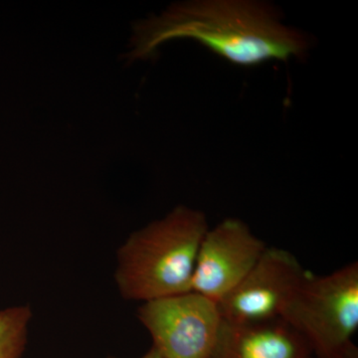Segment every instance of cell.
Segmentation results:
<instances>
[{
  "label": "cell",
  "instance_id": "cell-1",
  "mask_svg": "<svg viewBox=\"0 0 358 358\" xmlns=\"http://www.w3.org/2000/svg\"><path fill=\"white\" fill-rule=\"evenodd\" d=\"M193 39L241 66L301 57L307 38L282 24L272 6L250 0H201L174 4L134 27L129 62L150 57L173 39Z\"/></svg>",
  "mask_w": 358,
  "mask_h": 358
},
{
  "label": "cell",
  "instance_id": "cell-2",
  "mask_svg": "<svg viewBox=\"0 0 358 358\" xmlns=\"http://www.w3.org/2000/svg\"><path fill=\"white\" fill-rule=\"evenodd\" d=\"M208 229L203 212L181 205L134 232L117 250L115 280L122 298L145 303L192 291Z\"/></svg>",
  "mask_w": 358,
  "mask_h": 358
},
{
  "label": "cell",
  "instance_id": "cell-3",
  "mask_svg": "<svg viewBox=\"0 0 358 358\" xmlns=\"http://www.w3.org/2000/svg\"><path fill=\"white\" fill-rule=\"evenodd\" d=\"M281 319L296 329L317 357L345 352L358 329V264L329 275L308 273Z\"/></svg>",
  "mask_w": 358,
  "mask_h": 358
},
{
  "label": "cell",
  "instance_id": "cell-4",
  "mask_svg": "<svg viewBox=\"0 0 358 358\" xmlns=\"http://www.w3.org/2000/svg\"><path fill=\"white\" fill-rule=\"evenodd\" d=\"M138 319L164 358H211L223 324L218 303L193 291L145 301Z\"/></svg>",
  "mask_w": 358,
  "mask_h": 358
},
{
  "label": "cell",
  "instance_id": "cell-5",
  "mask_svg": "<svg viewBox=\"0 0 358 358\" xmlns=\"http://www.w3.org/2000/svg\"><path fill=\"white\" fill-rule=\"evenodd\" d=\"M308 274L288 250L267 247L244 279L219 301L224 322L248 324L281 319Z\"/></svg>",
  "mask_w": 358,
  "mask_h": 358
},
{
  "label": "cell",
  "instance_id": "cell-6",
  "mask_svg": "<svg viewBox=\"0 0 358 358\" xmlns=\"http://www.w3.org/2000/svg\"><path fill=\"white\" fill-rule=\"evenodd\" d=\"M267 247L240 219L227 218L209 228L197 253L192 291L219 303L244 279Z\"/></svg>",
  "mask_w": 358,
  "mask_h": 358
},
{
  "label": "cell",
  "instance_id": "cell-7",
  "mask_svg": "<svg viewBox=\"0 0 358 358\" xmlns=\"http://www.w3.org/2000/svg\"><path fill=\"white\" fill-rule=\"evenodd\" d=\"M306 339L282 319L257 324L224 322L211 358H310Z\"/></svg>",
  "mask_w": 358,
  "mask_h": 358
},
{
  "label": "cell",
  "instance_id": "cell-8",
  "mask_svg": "<svg viewBox=\"0 0 358 358\" xmlns=\"http://www.w3.org/2000/svg\"><path fill=\"white\" fill-rule=\"evenodd\" d=\"M31 319V308L28 306L0 310V358L22 357Z\"/></svg>",
  "mask_w": 358,
  "mask_h": 358
},
{
  "label": "cell",
  "instance_id": "cell-9",
  "mask_svg": "<svg viewBox=\"0 0 358 358\" xmlns=\"http://www.w3.org/2000/svg\"><path fill=\"white\" fill-rule=\"evenodd\" d=\"M310 358H313L310 357ZM317 358H358V350L357 346L353 345H350L345 352L339 353V355H334V357H317Z\"/></svg>",
  "mask_w": 358,
  "mask_h": 358
},
{
  "label": "cell",
  "instance_id": "cell-10",
  "mask_svg": "<svg viewBox=\"0 0 358 358\" xmlns=\"http://www.w3.org/2000/svg\"><path fill=\"white\" fill-rule=\"evenodd\" d=\"M110 358H117V357H110ZM140 358H164L162 357V355H159V352H157V350H155V348H150V350L147 353H145V355H143V357Z\"/></svg>",
  "mask_w": 358,
  "mask_h": 358
}]
</instances>
